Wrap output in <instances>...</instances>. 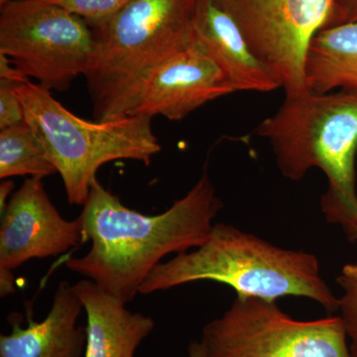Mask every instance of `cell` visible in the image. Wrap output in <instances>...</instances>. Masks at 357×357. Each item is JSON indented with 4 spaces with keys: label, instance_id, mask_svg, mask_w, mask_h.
Wrapping results in <instances>:
<instances>
[{
    "label": "cell",
    "instance_id": "obj_1",
    "mask_svg": "<svg viewBox=\"0 0 357 357\" xmlns=\"http://www.w3.org/2000/svg\"><path fill=\"white\" fill-rule=\"evenodd\" d=\"M222 208L206 171L182 199L155 215L130 210L96 178L79 217L91 248L66 266L128 304L165 256L208 241Z\"/></svg>",
    "mask_w": 357,
    "mask_h": 357
},
{
    "label": "cell",
    "instance_id": "obj_2",
    "mask_svg": "<svg viewBox=\"0 0 357 357\" xmlns=\"http://www.w3.org/2000/svg\"><path fill=\"white\" fill-rule=\"evenodd\" d=\"M256 134L266 138L289 180H302L314 167L325 173L328 185L321 211L328 222L349 234L357 225V93L286 95Z\"/></svg>",
    "mask_w": 357,
    "mask_h": 357
},
{
    "label": "cell",
    "instance_id": "obj_3",
    "mask_svg": "<svg viewBox=\"0 0 357 357\" xmlns=\"http://www.w3.org/2000/svg\"><path fill=\"white\" fill-rule=\"evenodd\" d=\"M199 281L225 284L236 296L267 301L294 296L314 301L330 312L340 310V298L321 278L316 256L278 248L227 223H215L203 245L157 265L139 294Z\"/></svg>",
    "mask_w": 357,
    "mask_h": 357
},
{
    "label": "cell",
    "instance_id": "obj_4",
    "mask_svg": "<svg viewBox=\"0 0 357 357\" xmlns=\"http://www.w3.org/2000/svg\"><path fill=\"white\" fill-rule=\"evenodd\" d=\"M208 0H131L91 26L96 55L86 74L96 121L126 116L134 95L164 61L198 42Z\"/></svg>",
    "mask_w": 357,
    "mask_h": 357
},
{
    "label": "cell",
    "instance_id": "obj_5",
    "mask_svg": "<svg viewBox=\"0 0 357 357\" xmlns=\"http://www.w3.org/2000/svg\"><path fill=\"white\" fill-rule=\"evenodd\" d=\"M16 91L25 121L60 174L70 204H86L96 173L105 164L134 160L148 166L161 151L152 130V117L147 115L89 121L72 114L51 91L29 79L16 84Z\"/></svg>",
    "mask_w": 357,
    "mask_h": 357
},
{
    "label": "cell",
    "instance_id": "obj_6",
    "mask_svg": "<svg viewBox=\"0 0 357 357\" xmlns=\"http://www.w3.org/2000/svg\"><path fill=\"white\" fill-rule=\"evenodd\" d=\"M0 54L43 88L66 91L93 67L96 40L86 20L63 7L16 0L1 7Z\"/></svg>",
    "mask_w": 357,
    "mask_h": 357
},
{
    "label": "cell",
    "instance_id": "obj_7",
    "mask_svg": "<svg viewBox=\"0 0 357 357\" xmlns=\"http://www.w3.org/2000/svg\"><path fill=\"white\" fill-rule=\"evenodd\" d=\"M201 342L206 357H351L342 317L298 321L246 296L204 326Z\"/></svg>",
    "mask_w": 357,
    "mask_h": 357
},
{
    "label": "cell",
    "instance_id": "obj_8",
    "mask_svg": "<svg viewBox=\"0 0 357 357\" xmlns=\"http://www.w3.org/2000/svg\"><path fill=\"white\" fill-rule=\"evenodd\" d=\"M251 50L285 89L307 91L305 60L312 38L332 24L335 0H215Z\"/></svg>",
    "mask_w": 357,
    "mask_h": 357
},
{
    "label": "cell",
    "instance_id": "obj_9",
    "mask_svg": "<svg viewBox=\"0 0 357 357\" xmlns=\"http://www.w3.org/2000/svg\"><path fill=\"white\" fill-rule=\"evenodd\" d=\"M84 241L81 218L67 220L52 203L41 178H28L1 213L0 295L15 293L13 271L31 259L67 252Z\"/></svg>",
    "mask_w": 357,
    "mask_h": 357
},
{
    "label": "cell",
    "instance_id": "obj_10",
    "mask_svg": "<svg viewBox=\"0 0 357 357\" xmlns=\"http://www.w3.org/2000/svg\"><path fill=\"white\" fill-rule=\"evenodd\" d=\"M234 93L229 79L198 41L148 75L126 115H160L182 121L206 103Z\"/></svg>",
    "mask_w": 357,
    "mask_h": 357
},
{
    "label": "cell",
    "instance_id": "obj_11",
    "mask_svg": "<svg viewBox=\"0 0 357 357\" xmlns=\"http://www.w3.org/2000/svg\"><path fill=\"white\" fill-rule=\"evenodd\" d=\"M82 310L73 285L61 282L43 321L29 317L23 328L20 319H9L11 332L0 335V357H81L86 347V330L77 325Z\"/></svg>",
    "mask_w": 357,
    "mask_h": 357
},
{
    "label": "cell",
    "instance_id": "obj_12",
    "mask_svg": "<svg viewBox=\"0 0 357 357\" xmlns=\"http://www.w3.org/2000/svg\"><path fill=\"white\" fill-rule=\"evenodd\" d=\"M73 287L86 314L84 357H135L154 330V319L129 311L126 303L89 279Z\"/></svg>",
    "mask_w": 357,
    "mask_h": 357
},
{
    "label": "cell",
    "instance_id": "obj_13",
    "mask_svg": "<svg viewBox=\"0 0 357 357\" xmlns=\"http://www.w3.org/2000/svg\"><path fill=\"white\" fill-rule=\"evenodd\" d=\"M198 41L215 61L236 91L269 93L281 88L278 79L251 50L234 20L208 0L199 26Z\"/></svg>",
    "mask_w": 357,
    "mask_h": 357
},
{
    "label": "cell",
    "instance_id": "obj_14",
    "mask_svg": "<svg viewBox=\"0 0 357 357\" xmlns=\"http://www.w3.org/2000/svg\"><path fill=\"white\" fill-rule=\"evenodd\" d=\"M305 84L319 95L357 93V21L325 28L312 38L305 60Z\"/></svg>",
    "mask_w": 357,
    "mask_h": 357
},
{
    "label": "cell",
    "instance_id": "obj_15",
    "mask_svg": "<svg viewBox=\"0 0 357 357\" xmlns=\"http://www.w3.org/2000/svg\"><path fill=\"white\" fill-rule=\"evenodd\" d=\"M57 173L43 145L25 121L1 129L0 132V178L29 176L49 177Z\"/></svg>",
    "mask_w": 357,
    "mask_h": 357
},
{
    "label": "cell",
    "instance_id": "obj_16",
    "mask_svg": "<svg viewBox=\"0 0 357 357\" xmlns=\"http://www.w3.org/2000/svg\"><path fill=\"white\" fill-rule=\"evenodd\" d=\"M67 9L89 23L100 24L109 20L131 0H44Z\"/></svg>",
    "mask_w": 357,
    "mask_h": 357
},
{
    "label": "cell",
    "instance_id": "obj_17",
    "mask_svg": "<svg viewBox=\"0 0 357 357\" xmlns=\"http://www.w3.org/2000/svg\"><path fill=\"white\" fill-rule=\"evenodd\" d=\"M337 282L342 289L338 311L344 321L351 356L357 357V281L342 274Z\"/></svg>",
    "mask_w": 357,
    "mask_h": 357
},
{
    "label": "cell",
    "instance_id": "obj_18",
    "mask_svg": "<svg viewBox=\"0 0 357 357\" xmlns=\"http://www.w3.org/2000/svg\"><path fill=\"white\" fill-rule=\"evenodd\" d=\"M17 84L11 79H0V129L25 121L24 109L16 91Z\"/></svg>",
    "mask_w": 357,
    "mask_h": 357
},
{
    "label": "cell",
    "instance_id": "obj_19",
    "mask_svg": "<svg viewBox=\"0 0 357 357\" xmlns=\"http://www.w3.org/2000/svg\"><path fill=\"white\" fill-rule=\"evenodd\" d=\"M356 21H357V0H335V10H333L331 26L356 22Z\"/></svg>",
    "mask_w": 357,
    "mask_h": 357
},
{
    "label": "cell",
    "instance_id": "obj_20",
    "mask_svg": "<svg viewBox=\"0 0 357 357\" xmlns=\"http://www.w3.org/2000/svg\"><path fill=\"white\" fill-rule=\"evenodd\" d=\"M14 183L10 180H2L0 184V211H3L6 208L7 204L10 199L11 192L13 191Z\"/></svg>",
    "mask_w": 357,
    "mask_h": 357
},
{
    "label": "cell",
    "instance_id": "obj_21",
    "mask_svg": "<svg viewBox=\"0 0 357 357\" xmlns=\"http://www.w3.org/2000/svg\"><path fill=\"white\" fill-rule=\"evenodd\" d=\"M188 354H189V357H206L204 345L201 340L199 342H197V340L192 342L188 347Z\"/></svg>",
    "mask_w": 357,
    "mask_h": 357
},
{
    "label": "cell",
    "instance_id": "obj_22",
    "mask_svg": "<svg viewBox=\"0 0 357 357\" xmlns=\"http://www.w3.org/2000/svg\"><path fill=\"white\" fill-rule=\"evenodd\" d=\"M342 274L347 277H351L352 279H356L357 281V262L349 263V264L345 265V266L342 268Z\"/></svg>",
    "mask_w": 357,
    "mask_h": 357
},
{
    "label": "cell",
    "instance_id": "obj_23",
    "mask_svg": "<svg viewBox=\"0 0 357 357\" xmlns=\"http://www.w3.org/2000/svg\"><path fill=\"white\" fill-rule=\"evenodd\" d=\"M347 237H349L351 241H357V225L347 234Z\"/></svg>",
    "mask_w": 357,
    "mask_h": 357
},
{
    "label": "cell",
    "instance_id": "obj_24",
    "mask_svg": "<svg viewBox=\"0 0 357 357\" xmlns=\"http://www.w3.org/2000/svg\"><path fill=\"white\" fill-rule=\"evenodd\" d=\"M16 1V0H0V6H6V4L10 3V2Z\"/></svg>",
    "mask_w": 357,
    "mask_h": 357
}]
</instances>
